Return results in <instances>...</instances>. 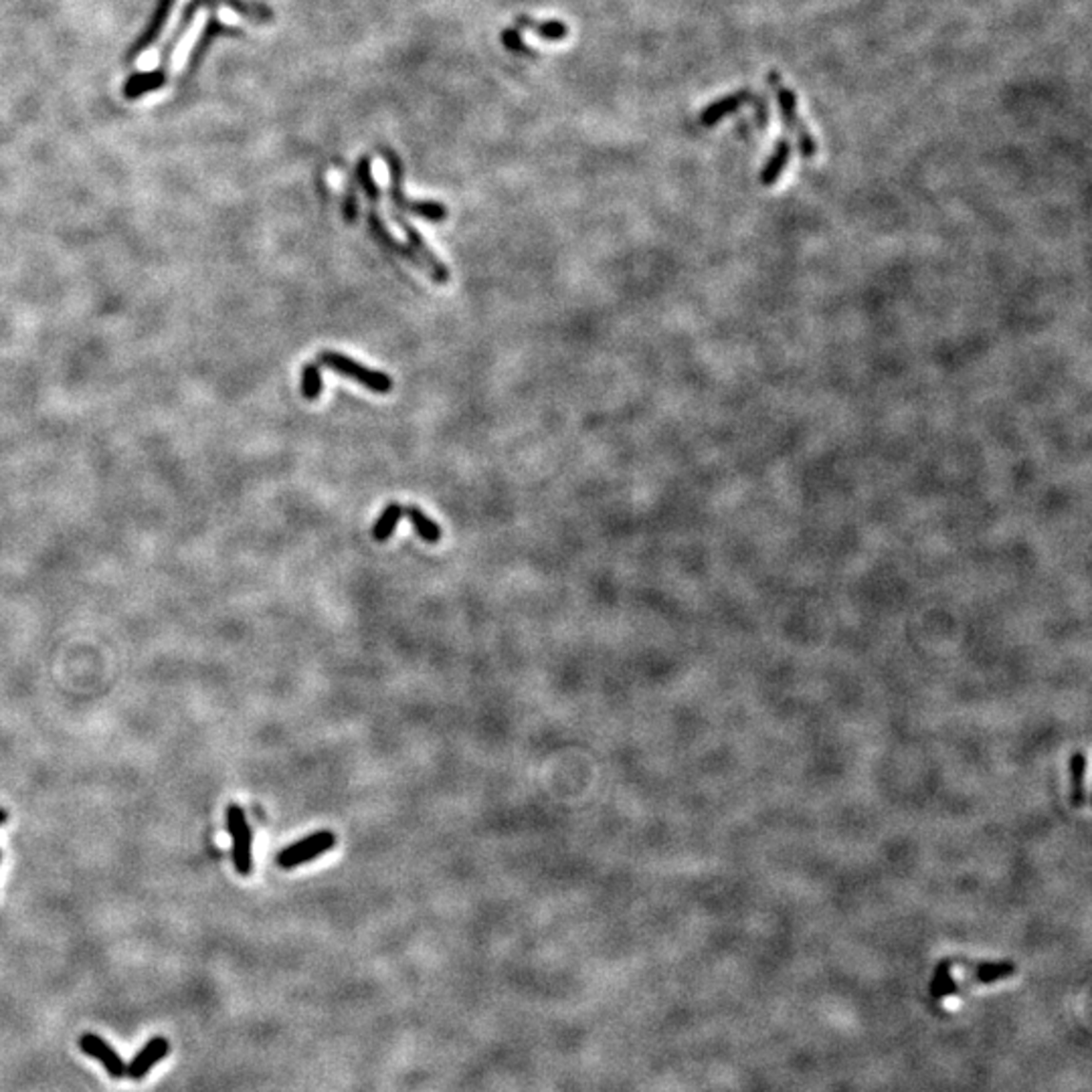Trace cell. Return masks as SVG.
<instances>
[{
    "label": "cell",
    "instance_id": "52a82bcc",
    "mask_svg": "<svg viewBox=\"0 0 1092 1092\" xmlns=\"http://www.w3.org/2000/svg\"><path fill=\"white\" fill-rule=\"evenodd\" d=\"M79 1048H82L84 1054H88V1056H91V1058H95V1060H100L102 1066L106 1068V1072L111 1076V1079L120 1081V1079H124V1076H126L127 1066H126V1063L122 1060V1056H120L114 1048H111L104 1038H100L98 1034L86 1032L82 1038H79Z\"/></svg>",
    "mask_w": 1092,
    "mask_h": 1092
},
{
    "label": "cell",
    "instance_id": "8992f818",
    "mask_svg": "<svg viewBox=\"0 0 1092 1092\" xmlns=\"http://www.w3.org/2000/svg\"><path fill=\"white\" fill-rule=\"evenodd\" d=\"M393 219L399 223V227L405 231L407 241H409L407 245H409V249L417 255V260L421 262L423 271H427L429 278H431L433 282H436V283H447V282H449V269L439 262V257L427 247L423 235H421L419 231H417V229L413 227V224H411L403 215H400V213H395V211H393Z\"/></svg>",
    "mask_w": 1092,
    "mask_h": 1092
},
{
    "label": "cell",
    "instance_id": "ba28073f",
    "mask_svg": "<svg viewBox=\"0 0 1092 1092\" xmlns=\"http://www.w3.org/2000/svg\"><path fill=\"white\" fill-rule=\"evenodd\" d=\"M168 1052H170V1042L165 1036H154L152 1040L146 1042V1046L134 1056L132 1063L127 1064L126 1076H130L132 1081H142L158 1063H163Z\"/></svg>",
    "mask_w": 1092,
    "mask_h": 1092
},
{
    "label": "cell",
    "instance_id": "30bf717a",
    "mask_svg": "<svg viewBox=\"0 0 1092 1092\" xmlns=\"http://www.w3.org/2000/svg\"><path fill=\"white\" fill-rule=\"evenodd\" d=\"M366 221H368V227H371V233L375 235V239L379 241V244H382L384 247L391 249L393 253H397V255H400V257H405L407 262H411V263H415L417 267L423 269L421 262L417 260V255L409 249V245H400L399 241L391 235V231H389L387 227H384V223H382L380 213H379V208H377V203H371V208H368Z\"/></svg>",
    "mask_w": 1092,
    "mask_h": 1092
},
{
    "label": "cell",
    "instance_id": "e0dca14e",
    "mask_svg": "<svg viewBox=\"0 0 1092 1092\" xmlns=\"http://www.w3.org/2000/svg\"><path fill=\"white\" fill-rule=\"evenodd\" d=\"M1084 757L1082 754H1072V761H1070V769H1072V803L1076 808H1081L1086 803L1084 791H1082V773H1084Z\"/></svg>",
    "mask_w": 1092,
    "mask_h": 1092
},
{
    "label": "cell",
    "instance_id": "2e32d148",
    "mask_svg": "<svg viewBox=\"0 0 1092 1092\" xmlns=\"http://www.w3.org/2000/svg\"><path fill=\"white\" fill-rule=\"evenodd\" d=\"M322 387L324 382L322 373H320V364L316 361L308 362L302 371V397L306 400H316L322 395Z\"/></svg>",
    "mask_w": 1092,
    "mask_h": 1092
},
{
    "label": "cell",
    "instance_id": "9c48e42d",
    "mask_svg": "<svg viewBox=\"0 0 1092 1092\" xmlns=\"http://www.w3.org/2000/svg\"><path fill=\"white\" fill-rule=\"evenodd\" d=\"M751 102H752V95H751V91H747V89L736 91V93H729V95H725V98H720V100L712 102L709 107H704V109H702V116H700V122H702L704 126L712 127V126H716L718 122H722V120H727L729 116H732L734 111H738L743 106H747V104H751Z\"/></svg>",
    "mask_w": 1092,
    "mask_h": 1092
},
{
    "label": "cell",
    "instance_id": "7c38bea8",
    "mask_svg": "<svg viewBox=\"0 0 1092 1092\" xmlns=\"http://www.w3.org/2000/svg\"><path fill=\"white\" fill-rule=\"evenodd\" d=\"M517 29L535 30V35L544 41H563L569 35V27L563 21H535L528 14H518Z\"/></svg>",
    "mask_w": 1092,
    "mask_h": 1092
},
{
    "label": "cell",
    "instance_id": "277c9868",
    "mask_svg": "<svg viewBox=\"0 0 1092 1092\" xmlns=\"http://www.w3.org/2000/svg\"><path fill=\"white\" fill-rule=\"evenodd\" d=\"M227 829L231 836V856L237 874L249 876L253 872V831L244 808L231 803L227 808Z\"/></svg>",
    "mask_w": 1092,
    "mask_h": 1092
},
{
    "label": "cell",
    "instance_id": "7a4b0ae2",
    "mask_svg": "<svg viewBox=\"0 0 1092 1092\" xmlns=\"http://www.w3.org/2000/svg\"><path fill=\"white\" fill-rule=\"evenodd\" d=\"M767 82H769V86L773 88V91H775L777 106H779V114H781V122H783V126H785V130L795 138L797 148H799L801 156H806V158L815 156L817 144H815L813 136L809 134L806 122H803L801 116L797 114V98H795V93L783 84V79H781L777 73H769V75H767Z\"/></svg>",
    "mask_w": 1092,
    "mask_h": 1092
},
{
    "label": "cell",
    "instance_id": "6da1fadb",
    "mask_svg": "<svg viewBox=\"0 0 1092 1092\" xmlns=\"http://www.w3.org/2000/svg\"><path fill=\"white\" fill-rule=\"evenodd\" d=\"M380 152H382L384 160H387L389 172H391L389 197H391L393 211L395 213H411L415 217H421V219L431 221V223L445 221L449 215V208L445 205H441L438 201H409L403 195V165H400V158L391 148H382Z\"/></svg>",
    "mask_w": 1092,
    "mask_h": 1092
},
{
    "label": "cell",
    "instance_id": "ac0fdd59",
    "mask_svg": "<svg viewBox=\"0 0 1092 1092\" xmlns=\"http://www.w3.org/2000/svg\"><path fill=\"white\" fill-rule=\"evenodd\" d=\"M502 43L508 51L512 53H518V55H536V51L530 47L528 43H524L520 29H504L502 30Z\"/></svg>",
    "mask_w": 1092,
    "mask_h": 1092
},
{
    "label": "cell",
    "instance_id": "d6986e66",
    "mask_svg": "<svg viewBox=\"0 0 1092 1092\" xmlns=\"http://www.w3.org/2000/svg\"><path fill=\"white\" fill-rule=\"evenodd\" d=\"M9 817H10V813L5 808H0V826H5L9 822Z\"/></svg>",
    "mask_w": 1092,
    "mask_h": 1092
},
{
    "label": "cell",
    "instance_id": "8fae6325",
    "mask_svg": "<svg viewBox=\"0 0 1092 1092\" xmlns=\"http://www.w3.org/2000/svg\"><path fill=\"white\" fill-rule=\"evenodd\" d=\"M790 158H791V142L787 138L777 140L773 152L769 154L767 163L761 170V185L773 186L781 179V174L785 172L787 165H790Z\"/></svg>",
    "mask_w": 1092,
    "mask_h": 1092
},
{
    "label": "cell",
    "instance_id": "4fadbf2b",
    "mask_svg": "<svg viewBox=\"0 0 1092 1092\" xmlns=\"http://www.w3.org/2000/svg\"><path fill=\"white\" fill-rule=\"evenodd\" d=\"M174 7H176V0H163V3H160L158 12L154 14V23H152V27L148 29V33L144 35L142 41L136 43V47H134V51H132L134 57H138V55H142V53H146V51L150 49V45L156 43L158 37L163 35V29H165V25L168 23Z\"/></svg>",
    "mask_w": 1092,
    "mask_h": 1092
},
{
    "label": "cell",
    "instance_id": "ffe728a7",
    "mask_svg": "<svg viewBox=\"0 0 1092 1092\" xmlns=\"http://www.w3.org/2000/svg\"><path fill=\"white\" fill-rule=\"evenodd\" d=\"M0 860H3V854H0Z\"/></svg>",
    "mask_w": 1092,
    "mask_h": 1092
},
{
    "label": "cell",
    "instance_id": "5b68a950",
    "mask_svg": "<svg viewBox=\"0 0 1092 1092\" xmlns=\"http://www.w3.org/2000/svg\"><path fill=\"white\" fill-rule=\"evenodd\" d=\"M334 846H336V833L330 829H318L310 833V836L283 848L276 858V864L283 870H294L298 866L314 862L316 858L330 852Z\"/></svg>",
    "mask_w": 1092,
    "mask_h": 1092
},
{
    "label": "cell",
    "instance_id": "5bb4252c",
    "mask_svg": "<svg viewBox=\"0 0 1092 1092\" xmlns=\"http://www.w3.org/2000/svg\"><path fill=\"white\" fill-rule=\"evenodd\" d=\"M403 514L409 518V522L415 528V533L419 535L421 540H425L429 544H436L441 540V526L436 520H431L421 508L407 506V508H403Z\"/></svg>",
    "mask_w": 1092,
    "mask_h": 1092
},
{
    "label": "cell",
    "instance_id": "3957f363",
    "mask_svg": "<svg viewBox=\"0 0 1092 1092\" xmlns=\"http://www.w3.org/2000/svg\"><path fill=\"white\" fill-rule=\"evenodd\" d=\"M318 364H324L328 368H332L334 373H339L341 377L352 379L355 382L362 384L364 389H368L371 393L377 395H387L393 391V379L382 373V371H375V368H368L361 362H357L355 359H350L342 352H322V355L318 357L316 361Z\"/></svg>",
    "mask_w": 1092,
    "mask_h": 1092
},
{
    "label": "cell",
    "instance_id": "9a60e30c",
    "mask_svg": "<svg viewBox=\"0 0 1092 1092\" xmlns=\"http://www.w3.org/2000/svg\"><path fill=\"white\" fill-rule=\"evenodd\" d=\"M400 518H403V506L391 502L387 508L380 512V517L377 518L375 526H373V538L377 542H384L389 540L395 533V528L399 526Z\"/></svg>",
    "mask_w": 1092,
    "mask_h": 1092
}]
</instances>
